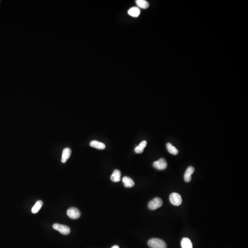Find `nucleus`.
<instances>
[{
  "mask_svg": "<svg viewBox=\"0 0 248 248\" xmlns=\"http://www.w3.org/2000/svg\"><path fill=\"white\" fill-rule=\"evenodd\" d=\"M194 168L193 167H189L187 168L184 175V179L186 182L189 183L190 182L192 179L191 175L194 173Z\"/></svg>",
  "mask_w": 248,
  "mask_h": 248,
  "instance_id": "obj_7",
  "label": "nucleus"
},
{
  "mask_svg": "<svg viewBox=\"0 0 248 248\" xmlns=\"http://www.w3.org/2000/svg\"><path fill=\"white\" fill-rule=\"evenodd\" d=\"M43 201L41 200H39L37 201V203H35V205H34L33 208H32V211L33 214H36L38 213L39 211L41 209V207L43 206Z\"/></svg>",
  "mask_w": 248,
  "mask_h": 248,
  "instance_id": "obj_15",
  "label": "nucleus"
},
{
  "mask_svg": "<svg viewBox=\"0 0 248 248\" xmlns=\"http://www.w3.org/2000/svg\"><path fill=\"white\" fill-rule=\"evenodd\" d=\"M53 228L55 230L59 231L64 235H68L70 233V229L68 226L63 224L55 223L53 225Z\"/></svg>",
  "mask_w": 248,
  "mask_h": 248,
  "instance_id": "obj_3",
  "label": "nucleus"
},
{
  "mask_svg": "<svg viewBox=\"0 0 248 248\" xmlns=\"http://www.w3.org/2000/svg\"><path fill=\"white\" fill-rule=\"evenodd\" d=\"M90 146L98 149H104L106 147L105 144L97 141H92L90 142Z\"/></svg>",
  "mask_w": 248,
  "mask_h": 248,
  "instance_id": "obj_13",
  "label": "nucleus"
},
{
  "mask_svg": "<svg viewBox=\"0 0 248 248\" xmlns=\"http://www.w3.org/2000/svg\"><path fill=\"white\" fill-rule=\"evenodd\" d=\"M163 205V201L161 198L156 197L154 198L148 203V207L150 210H156L160 208Z\"/></svg>",
  "mask_w": 248,
  "mask_h": 248,
  "instance_id": "obj_2",
  "label": "nucleus"
},
{
  "mask_svg": "<svg viewBox=\"0 0 248 248\" xmlns=\"http://www.w3.org/2000/svg\"><path fill=\"white\" fill-rule=\"evenodd\" d=\"M167 147L168 151L170 153H172L173 155H177L178 153V151L177 148H175L171 143H169V142L168 143L167 145Z\"/></svg>",
  "mask_w": 248,
  "mask_h": 248,
  "instance_id": "obj_16",
  "label": "nucleus"
},
{
  "mask_svg": "<svg viewBox=\"0 0 248 248\" xmlns=\"http://www.w3.org/2000/svg\"><path fill=\"white\" fill-rule=\"evenodd\" d=\"M121 178V172L118 169H115L111 175V180L113 182L117 183L120 181Z\"/></svg>",
  "mask_w": 248,
  "mask_h": 248,
  "instance_id": "obj_11",
  "label": "nucleus"
},
{
  "mask_svg": "<svg viewBox=\"0 0 248 248\" xmlns=\"http://www.w3.org/2000/svg\"><path fill=\"white\" fill-rule=\"evenodd\" d=\"M141 13L140 9L138 7H134L128 10V14L133 17H138Z\"/></svg>",
  "mask_w": 248,
  "mask_h": 248,
  "instance_id": "obj_9",
  "label": "nucleus"
},
{
  "mask_svg": "<svg viewBox=\"0 0 248 248\" xmlns=\"http://www.w3.org/2000/svg\"><path fill=\"white\" fill-rule=\"evenodd\" d=\"M180 244L182 248H193L192 242L188 238H183L181 240Z\"/></svg>",
  "mask_w": 248,
  "mask_h": 248,
  "instance_id": "obj_10",
  "label": "nucleus"
},
{
  "mask_svg": "<svg viewBox=\"0 0 248 248\" xmlns=\"http://www.w3.org/2000/svg\"><path fill=\"white\" fill-rule=\"evenodd\" d=\"M169 200L170 203L175 206L180 205L183 201L181 196L177 193H173L170 194Z\"/></svg>",
  "mask_w": 248,
  "mask_h": 248,
  "instance_id": "obj_4",
  "label": "nucleus"
},
{
  "mask_svg": "<svg viewBox=\"0 0 248 248\" xmlns=\"http://www.w3.org/2000/svg\"><path fill=\"white\" fill-rule=\"evenodd\" d=\"M67 214L71 219H76L80 218L81 213L77 208H75V207H71L67 210Z\"/></svg>",
  "mask_w": 248,
  "mask_h": 248,
  "instance_id": "obj_5",
  "label": "nucleus"
},
{
  "mask_svg": "<svg viewBox=\"0 0 248 248\" xmlns=\"http://www.w3.org/2000/svg\"><path fill=\"white\" fill-rule=\"evenodd\" d=\"M143 151H144V149H142V148H141L140 147H139L138 146H137V147H136L135 148V152L136 153H141L143 152Z\"/></svg>",
  "mask_w": 248,
  "mask_h": 248,
  "instance_id": "obj_17",
  "label": "nucleus"
},
{
  "mask_svg": "<svg viewBox=\"0 0 248 248\" xmlns=\"http://www.w3.org/2000/svg\"><path fill=\"white\" fill-rule=\"evenodd\" d=\"M153 166L155 168L158 170H164L167 167V163L164 158H162L158 161L154 162Z\"/></svg>",
  "mask_w": 248,
  "mask_h": 248,
  "instance_id": "obj_6",
  "label": "nucleus"
},
{
  "mask_svg": "<svg viewBox=\"0 0 248 248\" xmlns=\"http://www.w3.org/2000/svg\"><path fill=\"white\" fill-rule=\"evenodd\" d=\"M147 144V142L146 141H143L140 143L138 146L142 148V149H144V148L146 147Z\"/></svg>",
  "mask_w": 248,
  "mask_h": 248,
  "instance_id": "obj_18",
  "label": "nucleus"
},
{
  "mask_svg": "<svg viewBox=\"0 0 248 248\" xmlns=\"http://www.w3.org/2000/svg\"><path fill=\"white\" fill-rule=\"evenodd\" d=\"M147 244L151 248H167V247L165 242L159 238H152L149 240Z\"/></svg>",
  "mask_w": 248,
  "mask_h": 248,
  "instance_id": "obj_1",
  "label": "nucleus"
},
{
  "mask_svg": "<svg viewBox=\"0 0 248 248\" xmlns=\"http://www.w3.org/2000/svg\"><path fill=\"white\" fill-rule=\"evenodd\" d=\"M71 154V150L70 148L67 147L65 148L63 151L62 156V162L63 163H65L70 158Z\"/></svg>",
  "mask_w": 248,
  "mask_h": 248,
  "instance_id": "obj_8",
  "label": "nucleus"
},
{
  "mask_svg": "<svg viewBox=\"0 0 248 248\" xmlns=\"http://www.w3.org/2000/svg\"><path fill=\"white\" fill-rule=\"evenodd\" d=\"M136 3L138 7L142 9H147L149 6V3L145 0H136Z\"/></svg>",
  "mask_w": 248,
  "mask_h": 248,
  "instance_id": "obj_14",
  "label": "nucleus"
},
{
  "mask_svg": "<svg viewBox=\"0 0 248 248\" xmlns=\"http://www.w3.org/2000/svg\"><path fill=\"white\" fill-rule=\"evenodd\" d=\"M123 183H124V185L126 188H131L133 187L135 183L132 179L131 178H130L128 177H125L123 178Z\"/></svg>",
  "mask_w": 248,
  "mask_h": 248,
  "instance_id": "obj_12",
  "label": "nucleus"
},
{
  "mask_svg": "<svg viewBox=\"0 0 248 248\" xmlns=\"http://www.w3.org/2000/svg\"><path fill=\"white\" fill-rule=\"evenodd\" d=\"M111 248H120L118 246V245H114V246H113V247H112Z\"/></svg>",
  "mask_w": 248,
  "mask_h": 248,
  "instance_id": "obj_19",
  "label": "nucleus"
}]
</instances>
